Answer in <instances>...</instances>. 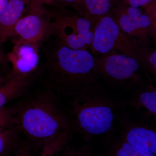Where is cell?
<instances>
[{"instance_id":"1","label":"cell","mask_w":156,"mask_h":156,"mask_svg":"<svg viewBox=\"0 0 156 156\" xmlns=\"http://www.w3.org/2000/svg\"><path fill=\"white\" fill-rule=\"evenodd\" d=\"M40 61L34 82L59 96L70 97L101 86L95 56L88 50H75L52 36L40 48Z\"/></svg>"},{"instance_id":"2","label":"cell","mask_w":156,"mask_h":156,"mask_svg":"<svg viewBox=\"0 0 156 156\" xmlns=\"http://www.w3.org/2000/svg\"><path fill=\"white\" fill-rule=\"evenodd\" d=\"M27 93L9 107L11 126L23 137L27 149L41 150L70 130L69 123L53 92L41 88Z\"/></svg>"},{"instance_id":"3","label":"cell","mask_w":156,"mask_h":156,"mask_svg":"<svg viewBox=\"0 0 156 156\" xmlns=\"http://www.w3.org/2000/svg\"><path fill=\"white\" fill-rule=\"evenodd\" d=\"M70 98L67 115L72 132L84 138L113 133L120 111L126 105L108 95L101 86L79 92Z\"/></svg>"},{"instance_id":"4","label":"cell","mask_w":156,"mask_h":156,"mask_svg":"<svg viewBox=\"0 0 156 156\" xmlns=\"http://www.w3.org/2000/svg\"><path fill=\"white\" fill-rule=\"evenodd\" d=\"M50 23V36L75 50H88L93 38L94 23L74 9L45 5Z\"/></svg>"},{"instance_id":"5","label":"cell","mask_w":156,"mask_h":156,"mask_svg":"<svg viewBox=\"0 0 156 156\" xmlns=\"http://www.w3.org/2000/svg\"><path fill=\"white\" fill-rule=\"evenodd\" d=\"M95 58V71L101 80L114 87L133 92L153 82L151 77L130 56L113 51Z\"/></svg>"},{"instance_id":"6","label":"cell","mask_w":156,"mask_h":156,"mask_svg":"<svg viewBox=\"0 0 156 156\" xmlns=\"http://www.w3.org/2000/svg\"><path fill=\"white\" fill-rule=\"evenodd\" d=\"M91 18L94 23L91 53L102 55L116 51L135 58L136 41L122 31L112 14Z\"/></svg>"},{"instance_id":"7","label":"cell","mask_w":156,"mask_h":156,"mask_svg":"<svg viewBox=\"0 0 156 156\" xmlns=\"http://www.w3.org/2000/svg\"><path fill=\"white\" fill-rule=\"evenodd\" d=\"M50 36V18L42 0L34 1L17 21L9 39L41 47Z\"/></svg>"},{"instance_id":"8","label":"cell","mask_w":156,"mask_h":156,"mask_svg":"<svg viewBox=\"0 0 156 156\" xmlns=\"http://www.w3.org/2000/svg\"><path fill=\"white\" fill-rule=\"evenodd\" d=\"M117 122L121 139L134 147L156 155V129L153 123L134 119L123 110L119 113Z\"/></svg>"},{"instance_id":"9","label":"cell","mask_w":156,"mask_h":156,"mask_svg":"<svg viewBox=\"0 0 156 156\" xmlns=\"http://www.w3.org/2000/svg\"><path fill=\"white\" fill-rule=\"evenodd\" d=\"M13 43L12 50L6 55L11 66L10 72L23 76L34 77L40 63V46L26 42Z\"/></svg>"},{"instance_id":"10","label":"cell","mask_w":156,"mask_h":156,"mask_svg":"<svg viewBox=\"0 0 156 156\" xmlns=\"http://www.w3.org/2000/svg\"><path fill=\"white\" fill-rule=\"evenodd\" d=\"M112 15L121 30L128 38L143 44L149 46L151 22L144 12L140 17H130L115 4Z\"/></svg>"},{"instance_id":"11","label":"cell","mask_w":156,"mask_h":156,"mask_svg":"<svg viewBox=\"0 0 156 156\" xmlns=\"http://www.w3.org/2000/svg\"><path fill=\"white\" fill-rule=\"evenodd\" d=\"M125 102L135 109L143 120L155 122L156 88L153 82L135 89L131 98Z\"/></svg>"},{"instance_id":"12","label":"cell","mask_w":156,"mask_h":156,"mask_svg":"<svg viewBox=\"0 0 156 156\" xmlns=\"http://www.w3.org/2000/svg\"><path fill=\"white\" fill-rule=\"evenodd\" d=\"M36 0H9L5 9L0 15V44L10 38L12 30Z\"/></svg>"},{"instance_id":"13","label":"cell","mask_w":156,"mask_h":156,"mask_svg":"<svg viewBox=\"0 0 156 156\" xmlns=\"http://www.w3.org/2000/svg\"><path fill=\"white\" fill-rule=\"evenodd\" d=\"M34 82V77L23 76L10 72L7 81L0 87V108L25 95Z\"/></svg>"},{"instance_id":"14","label":"cell","mask_w":156,"mask_h":156,"mask_svg":"<svg viewBox=\"0 0 156 156\" xmlns=\"http://www.w3.org/2000/svg\"><path fill=\"white\" fill-rule=\"evenodd\" d=\"M104 150L100 154L93 153V156H156L146 150L137 148L128 144L113 133L104 136Z\"/></svg>"},{"instance_id":"15","label":"cell","mask_w":156,"mask_h":156,"mask_svg":"<svg viewBox=\"0 0 156 156\" xmlns=\"http://www.w3.org/2000/svg\"><path fill=\"white\" fill-rule=\"evenodd\" d=\"M116 0H79L75 10L88 18L112 14Z\"/></svg>"},{"instance_id":"16","label":"cell","mask_w":156,"mask_h":156,"mask_svg":"<svg viewBox=\"0 0 156 156\" xmlns=\"http://www.w3.org/2000/svg\"><path fill=\"white\" fill-rule=\"evenodd\" d=\"M135 59L140 67L151 77L156 76V50L155 48L143 44L136 41Z\"/></svg>"},{"instance_id":"17","label":"cell","mask_w":156,"mask_h":156,"mask_svg":"<svg viewBox=\"0 0 156 156\" xmlns=\"http://www.w3.org/2000/svg\"><path fill=\"white\" fill-rule=\"evenodd\" d=\"M19 139V134L13 126L0 131V156H9L18 147Z\"/></svg>"},{"instance_id":"18","label":"cell","mask_w":156,"mask_h":156,"mask_svg":"<svg viewBox=\"0 0 156 156\" xmlns=\"http://www.w3.org/2000/svg\"><path fill=\"white\" fill-rule=\"evenodd\" d=\"M71 130L66 131L53 142L50 143L41 150L37 156H57L67 144L71 136Z\"/></svg>"},{"instance_id":"19","label":"cell","mask_w":156,"mask_h":156,"mask_svg":"<svg viewBox=\"0 0 156 156\" xmlns=\"http://www.w3.org/2000/svg\"><path fill=\"white\" fill-rule=\"evenodd\" d=\"M59 156H93L91 146L86 144L80 147L67 146L63 147Z\"/></svg>"},{"instance_id":"20","label":"cell","mask_w":156,"mask_h":156,"mask_svg":"<svg viewBox=\"0 0 156 156\" xmlns=\"http://www.w3.org/2000/svg\"><path fill=\"white\" fill-rule=\"evenodd\" d=\"M142 9L147 15L151 25V37L154 41L156 38V0L143 7Z\"/></svg>"},{"instance_id":"21","label":"cell","mask_w":156,"mask_h":156,"mask_svg":"<svg viewBox=\"0 0 156 156\" xmlns=\"http://www.w3.org/2000/svg\"><path fill=\"white\" fill-rule=\"evenodd\" d=\"M11 126V115L9 107L0 108V131Z\"/></svg>"},{"instance_id":"22","label":"cell","mask_w":156,"mask_h":156,"mask_svg":"<svg viewBox=\"0 0 156 156\" xmlns=\"http://www.w3.org/2000/svg\"><path fill=\"white\" fill-rule=\"evenodd\" d=\"M79 0H42L45 5L62 6L74 9Z\"/></svg>"},{"instance_id":"23","label":"cell","mask_w":156,"mask_h":156,"mask_svg":"<svg viewBox=\"0 0 156 156\" xmlns=\"http://www.w3.org/2000/svg\"><path fill=\"white\" fill-rule=\"evenodd\" d=\"M123 5L136 8H141L155 0H116Z\"/></svg>"},{"instance_id":"24","label":"cell","mask_w":156,"mask_h":156,"mask_svg":"<svg viewBox=\"0 0 156 156\" xmlns=\"http://www.w3.org/2000/svg\"><path fill=\"white\" fill-rule=\"evenodd\" d=\"M2 45L0 44V69H4L8 62L7 56L5 55L1 47Z\"/></svg>"},{"instance_id":"25","label":"cell","mask_w":156,"mask_h":156,"mask_svg":"<svg viewBox=\"0 0 156 156\" xmlns=\"http://www.w3.org/2000/svg\"><path fill=\"white\" fill-rule=\"evenodd\" d=\"M10 72L6 73L5 69H0V87L7 81Z\"/></svg>"},{"instance_id":"26","label":"cell","mask_w":156,"mask_h":156,"mask_svg":"<svg viewBox=\"0 0 156 156\" xmlns=\"http://www.w3.org/2000/svg\"><path fill=\"white\" fill-rule=\"evenodd\" d=\"M9 0H0V15L5 9Z\"/></svg>"}]
</instances>
